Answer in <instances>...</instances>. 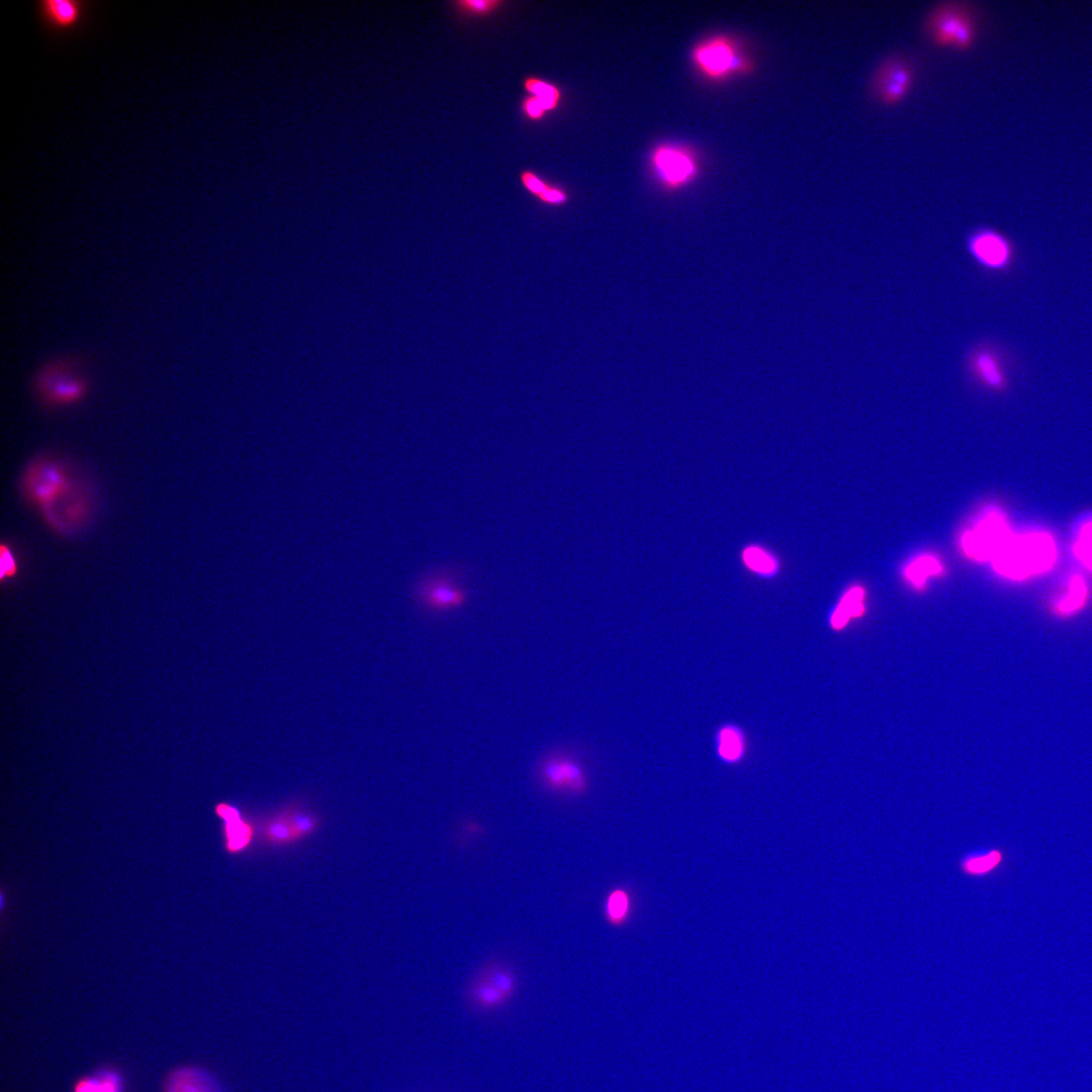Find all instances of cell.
I'll return each instance as SVG.
<instances>
[{
  "label": "cell",
  "mask_w": 1092,
  "mask_h": 1092,
  "mask_svg": "<svg viewBox=\"0 0 1092 1092\" xmlns=\"http://www.w3.org/2000/svg\"><path fill=\"white\" fill-rule=\"evenodd\" d=\"M71 471L55 460L35 461L28 468L21 488L28 498L39 506L50 526L63 531L77 527L90 515V499L76 488Z\"/></svg>",
  "instance_id": "1"
},
{
  "label": "cell",
  "mask_w": 1092,
  "mask_h": 1092,
  "mask_svg": "<svg viewBox=\"0 0 1092 1092\" xmlns=\"http://www.w3.org/2000/svg\"><path fill=\"white\" fill-rule=\"evenodd\" d=\"M1057 559L1053 537L1046 533L1010 534L991 562L996 573L1009 580L1023 581L1052 569Z\"/></svg>",
  "instance_id": "2"
},
{
  "label": "cell",
  "mask_w": 1092,
  "mask_h": 1092,
  "mask_svg": "<svg viewBox=\"0 0 1092 1092\" xmlns=\"http://www.w3.org/2000/svg\"><path fill=\"white\" fill-rule=\"evenodd\" d=\"M84 360L80 357H61L48 360L33 379V388L39 401L47 407H65L84 400L90 390L84 373Z\"/></svg>",
  "instance_id": "3"
},
{
  "label": "cell",
  "mask_w": 1092,
  "mask_h": 1092,
  "mask_svg": "<svg viewBox=\"0 0 1092 1092\" xmlns=\"http://www.w3.org/2000/svg\"><path fill=\"white\" fill-rule=\"evenodd\" d=\"M922 31L935 46L969 50L979 32L977 12L968 3L951 0L935 4L926 14Z\"/></svg>",
  "instance_id": "4"
},
{
  "label": "cell",
  "mask_w": 1092,
  "mask_h": 1092,
  "mask_svg": "<svg viewBox=\"0 0 1092 1092\" xmlns=\"http://www.w3.org/2000/svg\"><path fill=\"white\" fill-rule=\"evenodd\" d=\"M469 571L462 566L433 567L420 577L414 587L419 607L433 615L447 614L466 606L470 589L466 585Z\"/></svg>",
  "instance_id": "5"
},
{
  "label": "cell",
  "mask_w": 1092,
  "mask_h": 1092,
  "mask_svg": "<svg viewBox=\"0 0 1092 1092\" xmlns=\"http://www.w3.org/2000/svg\"><path fill=\"white\" fill-rule=\"evenodd\" d=\"M691 61L699 75L713 83L748 75L755 66L740 44L725 34L698 42L692 49Z\"/></svg>",
  "instance_id": "6"
},
{
  "label": "cell",
  "mask_w": 1092,
  "mask_h": 1092,
  "mask_svg": "<svg viewBox=\"0 0 1092 1092\" xmlns=\"http://www.w3.org/2000/svg\"><path fill=\"white\" fill-rule=\"evenodd\" d=\"M535 777L544 791L558 796L580 797L589 789L586 767L572 749L546 752L537 763Z\"/></svg>",
  "instance_id": "7"
},
{
  "label": "cell",
  "mask_w": 1092,
  "mask_h": 1092,
  "mask_svg": "<svg viewBox=\"0 0 1092 1092\" xmlns=\"http://www.w3.org/2000/svg\"><path fill=\"white\" fill-rule=\"evenodd\" d=\"M916 76V65L909 56L890 54L877 64L869 80V92L882 106H897L911 92Z\"/></svg>",
  "instance_id": "8"
},
{
  "label": "cell",
  "mask_w": 1092,
  "mask_h": 1092,
  "mask_svg": "<svg viewBox=\"0 0 1092 1092\" xmlns=\"http://www.w3.org/2000/svg\"><path fill=\"white\" fill-rule=\"evenodd\" d=\"M656 181L667 190L688 187L697 179L699 161L687 146L663 143L655 146L649 157Z\"/></svg>",
  "instance_id": "9"
},
{
  "label": "cell",
  "mask_w": 1092,
  "mask_h": 1092,
  "mask_svg": "<svg viewBox=\"0 0 1092 1092\" xmlns=\"http://www.w3.org/2000/svg\"><path fill=\"white\" fill-rule=\"evenodd\" d=\"M518 990V978L508 965L490 962L484 966L469 988L471 1003L483 1009L502 1007Z\"/></svg>",
  "instance_id": "10"
},
{
  "label": "cell",
  "mask_w": 1092,
  "mask_h": 1092,
  "mask_svg": "<svg viewBox=\"0 0 1092 1092\" xmlns=\"http://www.w3.org/2000/svg\"><path fill=\"white\" fill-rule=\"evenodd\" d=\"M1012 534L1005 515L992 509L981 516L972 529L966 531L961 540L962 549L966 556L979 562L991 560Z\"/></svg>",
  "instance_id": "11"
},
{
  "label": "cell",
  "mask_w": 1092,
  "mask_h": 1092,
  "mask_svg": "<svg viewBox=\"0 0 1092 1092\" xmlns=\"http://www.w3.org/2000/svg\"><path fill=\"white\" fill-rule=\"evenodd\" d=\"M87 0H38L35 4L36 18L52 38L77 31L92 11Z\"/></svg>",
  "instance_id": "12"
},
{
  "label": "cell",
  "mask_w": 1092,
  "mask_h": 1092,
  "mask_svg": "<svg viewBox=\"0 0 1092 1092\" xmlns=\"http://www.w3.org/2000/svg\"><path fill=\"white\" fill-rule=\"evenodd\" d=\"M218 815L225 823L226 850L231 855H240L249 850L256 838V831L253 823L247 821L240 811L229 806L220 804L217 807Z\"/></svg>",
  "instance_id": "13"
},
{
  "label": "cell",
  "mask_w": 1092,
  "mask_h": 1092,
  "mask_svg": "<svg viewBox=\"0 0 1092 1092\" xmlns=\"http://www.w3.org/2000/svg\"><path fill=\"white\" fill-rule=\"evenodd\" d=\"M261 835L262 843L269 847H286L305 840L294 823L291 806L265 818Z\"/></svg>",
  "instance_id": "14"
},
{
  "label": "cell",
  "mask_w": 1092,
  "mask_h": 1092,
  "mask_svg": "<svg viewBox=\"0 0 1092 1092\" xmlns=\"http://www.w3.org/2000/svg\"><path fill=\"white\" fill-rule=\"evenodd\" d=\"M1007 860L1006 851L1001 847L970 852L959 860V870L964 876L985 878L998 872Z\"/></svg>",
  "instance_id": "15"
},
{
  "label": "cell",
  "mask_w": 1092,
  "mask_h": 1092,
  "mask_svg": "<svg viewBox=\"0 0 1092 1092\" xmlns=\"http://www.w3.org/2000/svg\"><path fill=\"white\" fill-rule=\"evenodd\" d=\"M747 736L739 726L727 723L718 729L715 735V751L722 763H741L747 755Z\"/></svg>",
  "instance_id": "16"
},
{
  "label": "cell",
  "mask_w": 1092,
  "mask_h": 1092,
  "mask_svg": "<svg viewBox=\"0 0 1092 1092\" xmlns=\"http://www.w3.org/2000/svg\"><path fill=\"white\" fill-rule=\"evenodd\" d=\"M970 250L977 260L992 268L1005 264L1008 249L1000 235L990 231L978 232L970 239Z\"/></svg>",
  "instance_id": "17"
},
{
  "label": "cell",
  "mask_w": 1092,
  "mask_h": 1092,
  "mask_svg": "<svg viewBox=\"0 0 1092 1092\" xmlns=\"http://www.w3.org/2000/svg\"><path fill=\"white\" fill-rule=\"evenodd\" d=\"M864 590L860 587L852 588L847 592L832 615V626L838 630L842 629L852 617L864 614Z\"/></svg>",
  "instance_id": "18"
},
{
  "label": "cell",
  "mask_w": 1092,
  "mask_h": 1092,
  "mask_svg": "<svg viewBox=\"0 0 1092 1092\" xmlns=\"http://www.w3.org/2000/svg\"><path fill=\"white\" fill-rule=\"evenodd\" d=\"M942 573L943 565L940 559L929 555L914 558L911 564L907 565L904 570L907 581H910L918 589L924 588L929 577L941 574Z\"/></svg>",
  "instance_id": "19"
},
{
  "label": "cell",
  "mask_w": 1092,
  "mask_h": 1092,
  "mask_svg": "<svg viewBox=\"0 0 1092 1092\" xmlns=\"http://www.w3.org/2000/svg\"><path fill=\"white\" fill-rule=\"evenodd\" d=\"M743 559L749 569L763 577H772L778 572V562L770 552L751 545L743 550Z\"/></svg>",
  "instance_id": "20"
},
{
  "label": "cell",
  "mask_w": 1092,
  "mask_h": 1092,
  "mask_svg": "<svg viewBox=\"0 0 1092 1092\" xmlns=\"http://www.w3.org/2000/svg\"><path fill=\"white\" fill-rule=\"evenodd\" d=\"M523 87L529 95L542 100L550 112L556 110L562 101V92L559 88L542 78L528 76L523 80Z\"/></svg>",
  "instance_id": "21"
},
{
  "label": "cell",
  "mask_w": 1092,
  "mask_h": 1092,
  "mask_svg": "<svg viewBox=\"0 0 1092 1092\" xmlns=\"http://www.w3.org/2000/svg\"><path fill=\"white\" fill-rule=\"evenodd\" d=\"M1088 588L1086 581L1080 575H1074L1069 582L1067 593L1055 605L1059 614L1069 615L1080 609L1087 600Z\"/></svg>",
  "instance_id": "22"
},
{
  "label": "cell",
  "mask_w": 1092,
  "mask_h": 1092,
  "mask_svg": "<svg viewBox=\"0 0 1092 1092\" xmlns=\"http://www.w3.org/2000/svg\"><path fill=\"white\" fill-rule=\"evenodd\" d=\"M631 899L629 892L624 889H615L610 892L605 905V914L609 924L622 926L630 917Z\"/></svg>",
  "instance_id": "23"
},
{
  "label": "cell",
  "mask_w": 1092,
  "mask_h": 1092,
  "mask_svg": "<svg viewBox=\"0 0 1092 1092\" xmlns=\"http://www.w3.org/2000/svg\"><path fill=\"white\" fill-rule=\"evenodd\" d=\"M75 1092H121V1081L114 1073L100 1077H83L73 1088Z\"/></svg>",
  "instance_id": "24"
},
{
  "label": "cell",
  "mask_w": 1092,
  "mask_h": 1092,
  "mask_svg": "<svg viewBox=\"0 0 1092 1092\" xmlns=\"http://www.w3.org/2000/svg\"><path fill=\"white\" fill-rule=\"evenodd\" d=\"M506 3L501 0H457L455 9L470 16L485 17L497 12Z\"/></svg>",
  "instance_id": "25"
},
{
  "label": "cell",
  "mask_w": 1092,
  "mask_h": 1092,
  "mask_svg": "<svg viewBox=\"0 0 1092 1092\" xmlns=\"http://www.w3.org/2000/svg\"><path fill=\"white\" fill-rule=\"evenodd\" d=\"M1073 550L1076 558L1092 572V521L1081 528Z\"/></svg>",
  "instance_id": "26"
},
{
  "label": "cell",
  "mask_w": 1092,
  "mask_h": 1092,
  "mask_svg": "<svg viewBox=\"0 0 1092 1092\" xmlns=\"http://www.w3.org/2000/svg\"><path fill=\"white\" fill-rule=\"evenodd\" d=\"M18 573L19 564L16 555L9 544L3 543L0 548V577L4 581L16 577Z\"/></svg>",
  "instance_id": "27"
},
{
  "label": "cell",
  "mask_w": 1092,
  "mask_h": 1092,
  "mask_svg": "<svg viewBox=\"0 0 1092 1092\" xmlns=\"http://www.w3.org/2000/svg\"><path fill=\"white\" fill-rule=\"evenodd\" d=\"M977 370L983 378L992 386H999L1001 376L994 360L986 354H980L976 360Z\"/></svg>",
  "instance_id": "28"
},
{
  "label": "cell",
  "mask_w": 1092,
  "mask_h": 1092,
  "mask_svg": "<svg viewBox=\"0 0 1092 1092\" xmlns=\"http://www.w3.org/2000/svg\"><path fill=\"white\" fill-rule=\"evenodd\" d=\"M520 181L524 189L537 198H540L551 187L550 184L541 179L535 173L528 171V169L520 173Z\"/></svg>",
  "instance_id": "29"
},
{
  "label": "cell",
  "mask_w": 1092,
  "mask_h": 1092,
  "mask_svg": "<svg viewBox=\"0 0 1092 1092\" xmlns=\"http://www.w3.org/2000/svg\"><path fill=\"white\" fill-rule=\"evenodd\" d=\"M522 112L529 121H542L546 114L550 113L546 108L544 102L534 95H528L522 100Z\"/></svg>",
  "instance_id": "30"
},
{
  "label": "cell",
  "mask_w": 1092,
  "mask_h": 1092,
  "mask_svg": "<svg viewBox=\"0 0 1092 1092\" xmlns=\"http://www.w3.org/2000/svg\"><path fill=\"white\" fill-rule=\"evenodd\" d=\"M538 199L546 205H565L567 203V201H569V195H567L564 189L551 186L549 190Z\"/></svg>",
  "instance_id": "31"
}]
</instances>
